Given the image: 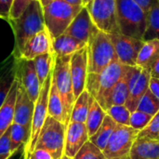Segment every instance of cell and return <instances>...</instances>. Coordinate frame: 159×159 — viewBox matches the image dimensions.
Segmentation results:
<instances>
[{
	"instance_id": "1",
	"label": "cell",
	"mask_w": 159,
	"mask_h": 159,
	"mask_svg": "<svg viewBox=\"0 0 159 159\" xmlns=\"http://www.w3.org/2000/svg\"><path fill=\"white\" fill-rule=\"evenodd\" d=\"M9 22L15 35L13 55L18 58L24 45L34 35L46 29L43 6L40 0L32 1L19 18L9 20Z\"/></svg>"
},
{
	"instance_id": "2",
	"label": "cell",
	"mask_w": 159,
	"mask_h": 159,
	"mask_svg": "<svg viewBox=\"0 0 159 159\" xmlns=\"http://www.w3.org/2000/svg\"><path fill=\"white\" fill-rule=\"evenodd\" d=\"M116 21L122 34L143 40L146 12L133 0H116Z\"/></svg>"
},
{
	"instance_id": "3",
	"label": "cell",
	"mask_w": 159,
	"mask_h": 159,
	"mask_svg": "<svg viewBox=\"0 0 159 159\" xmlns=\"http://www.w3.org/2000/svg\"><path fill=\"white\" fill-rule=\"evenodd\" d=\"M128 65L118 61L112 62L100 74H89L86 83V90L104 109L105 100L113 88L123 77Z\"/></svg>"
},
{
	"instance_id": "4",
	"label": "cell",
	"mask_w": 159,
	"mask_h": 159,
	"mask_svg": "<svg viewBox=\"0 0 159 159\" xmlns=\"http://www.w3.org/2000/svg\"><path fill=\"white\" fill-rule=\"evenodd\" d=\"M89 74H100L112 62L118 61L109 34L97 30L88 43Z\"/></svg>"
},
{
	"instance_id": "5",
	"label": "cell",
	"mask_w": 159,
	"mask_h": 159,
	"mask_svg": "<svg viewBox=\"0 0 159 159\" xmlns=\"http://www.w3.org/2000/svg\"><path fill=\"white\" fill-rule=\"evenodd\" d=\"M82 7L71 6L62 0H54L43 7L46 29L52 39L64 34Z\"/></svg>"
},
{
	"instance_id": "6",
	"label": "cell",
	"mask_w": 159,
	"mask_h": 159,
	"mask_svg": "<svg viewBox=\"0 0 159 159\" xmlns=\"http://www.w3.org/2000/svg\"><path fill=\"white\" fill-rule=\"evenodd\" d=\"M66 128L67 126L63 123L48 116L38 136L35 148H43L49 152L54 159H61L64 155Z\"/></svg>"
},
{
	"instance_id": "7",
	"label": "cell",
	"mask_w": 159,
	"mask_h": 159,
	"mask_svg": "<svg viewBox=\"0 0 159 159\" xmlns=\"http://www.w3.org/2000/svg\"><path fill=\"white\" fill-rule=\"evenodd\" d=\"M70 60L71 56H55L52 70V82L55 84L62 99L65 110L69 116H71L75 101L70 71Z\"/></svg>"
},
{
	"instance_id": "8",
	"label": "cell",
	"mask_w": 159,
	"mask_h": 159,
	"mask_svg": "<svg viewBox=\"0 0 159 159\" xmlns=\"http://www.w3.org/2000/svg\"><path fill=\"white\" fill-rule=\"evenodd\" d=\"M139 133L130 126L117 125L102 151L106 159H130V152Z\"/></svg>"
},
{
	"instance_id": "9",
	"label": "cell",
	"mask_w": 159,
	"mask_h": 159,
	"mask_svg": "<svg viewBox=\"0 0 159 159\" xmlns=\"http://www.w3.org/2000/svg\"><path fill=\"white\" fill-rule=\"evenodd\" d=\"M52 82V72L46 79L41 87L40 94L34 102V110L31 127V136L28 144L24 148V159H29L30 155L35 148V144L42 129V127L48 117V94Z\"/></svg>"
},
{
	"instance_id": "10",
	"label": "cell",
	"mask_w": 159,
	"mask_h": 159,
	"mask_svg": "<svg viewBox=\"0 0 159 159\" xmlns=\"http://www.w3.org/2000/svg\"><path fill=\"white\" fill-rule=\"evenodd\" d=\"M87 8L99 30L107 34L120 33L116 21V0H92Z\"/></svg>"
},
{
	"instance_id": "11",
	"label": "cell",
	"mask_w": 159,
	"mask_h": 159,
	"mask_svg": "<svg viewBox=\"0 0 159 159\" xmlns=\"http://www.w3.org/2000/svg\"><path fill=\"white\" fill-rule=\"evenodd\" d=\"M109 36L115 48L118 61L124 65L136 66L137 58L144 41L120 33L109 34Z\"/></svg>"
},
{
	"instance_id": "12",
	"label": "cell",
	"mask_w": 159,
	"mask_h": 159,
	"mask_svg": "<svg viewBox=\"0 0 159 159\" xmlns=\"http://www.w3.org/2000/svg\"><path fill=\"white\" fill-rule=\"evenodd\" d=\"M88 66V48L85 47L74 53L70 60V71L75 99L86 89L87 77L89 75Z\"/></svg>"
},
{
	"instance_id": "13",
	"label": "cell",
	"mask_w": 159,
	"mask_h": 159,
	"mask_svg": "<svg viewBox=\"0 0 159 159\" xmlns=\"http://www.w3.org/2000/svg\"><path fill=\"white\" fill-rule=\"evenodd\" d=\"M17 78L25 89L30 99L35 102L42 86L36 75L34 61L17 59Z\"/></svg>"
},
{
	"instance_id": "14",
	"label": "cell",
	"mask_w": 159,
	"mask_h": 159,
	"mask_svg": "<svg viewBox=\"0 0 159 159\" xmlns=\"http://www.w3.org/2000/svg\"><path fill=\"white\" fill-rule=\"evenodd\" d=\"M97 30L98 28L94 24L88 8L83 7L79 13L73 20L69 27L66 29L64 34L88 45L92 34Z\"/></svg>"
},
{
	"instance_id": "15",
	"label": "cell",
	"mask_w": 159,
	"mask_h": 159,
	"mask_svg": "<svg viewBox=\"0 0 159 159\" xmlns=\"http://www.w3.org/2000/svg\"><path fill=\"white\" fill-rule=\"evenodd\" d=\"M34 102L28 96L25 89L17 78V96L15 102L13 123L20 124L31 129Z\"/></svg>"
},
{
	"instance_id": "16",
	"label": "cell",
	"mask_w": 159,
	"mask_h": 159,
	"mask_svg": "<svg viewBox=\"0 0 159 159\" xmlns=\"http://www.w3.org/2000/svg\"><path fill=\"white\" fill-rule=\"evenodd\" d=\"M88 141H89V136L86 124L69 122L65 133L64 156L74 158Z\"/></svg>"
},
{
	"instance_id": "17",
	"label": "cell",
	"mask_w": 159,
	"mask_h": 159,
	"mask_svg": "<svg viewBox=\"0 0 159 159\" xmlns=\"http://www.w3.org/2000/svg\"><path fill=\"white\" fill-rule=\"evenodd\" d=\"M52 51V38L47 29L39 32L34 35L22 48L17 59H24L34 61L36 57L51 53Z\"/></svg>"
},
{
	"instance_id": "18",
	"label": "cell",
	"mask_w": 159,
	"mask_h": 159,
	"mask_svg": "<svg viewBox=\"0 0 159 159\" xmlns=\"http://www.w3.org/2000/svg\"><path fill=\"white\" fill-rule=\"evenodd\" d=\"M17 77V59L11 57L0 67V108L4 104Z\"/></svg>"
},
{
	"instance_id": "19",
	"label": "cell",
	"mask_w": 159,
	"mask_h": 159,
	"mask_svg": "<svg viewBox=\"0 0 159 159\" xmlns=\"http://www.w3.org/2000/svg\"><path fill=\"white\" fill-rule=\"evenodd\" d=\"M151 79V73L149 70L143 69L138 80L135 82L131 89L129 90V95L126 102V107L132 113L137 110L138 104L144 94L149 89V82Z\"/></svg>"
},
{
	"instance_id": "20",
	"label": "cell",
	"mask_w": 159,
	"mask_h": 159,
	"mask_svg": "<svg viewBox=\"0 0 159 159\" xmlns=\"http://www.w3.org/2000/svg\"><path fill=\"white\" fill-rule=\"evenodd\" d=\"M130 159H159V140L137 138L130 152Z\"/></svg>"
},
{
	"instance_id": "21",
	"label": "cell",
	"mask_w": 159,
	"mask_h": 159,
	"mask_svg": "<svg viewBox=\"0 0 159 159\" xmlns=\"http://www.w3.org/2000/svg\"><path fill=\"white\" fill-rule=\"evenodd\" d=\"M17 96V77L4 102L0 108V138L9 129L14 120L15 102Z\"/></svg>"
},
{
	"instance_id": "22",
	"label": "cell",
	"mask_w": 159,
	"mask_h": 159,
	"mask_svg": "<svg viewBox=\"0 0 159 159\" xmlns=\"http://www.w3.org/2000/svg\"><path fill=\"white\" fill-rule=\"evenodd\" d=\"M48 115L66 126L70 122V116L65 110L62 99L53 82H51V87L48 94Z\"/></svg>"
},
{
	"instance_id": "23",
	"label": "cell",
	"mask_w": 159,
	"mask_h": 159,
	"mask_svg": "<svg viewBox=\"0 0 159 159\" xmlns=\"http://www.w3.org/2000/svg\"><path fill=\"white\" fill-rule=\"evenodd\" d=\"M87 46L88 45L65 34L52 39V51L55 56L59 57L72 56L74 53Z\"/></svg>"
},
{
	"instance_id": "24",
	"label": "cell",
	"mask_w": 159,
	"mask_h": 159,
	"mask_svg": "<svg viewBox=\"0 0 159 159\" xmlns=\"http://www.w3.org/2000/svg\"><path fill=\"white\" fill-rule=\"evenodd\" d=\"M159 58V39L144 41L139 52L136 65L151 71L152 66Z\"/></svg>"
},
{
	"instance_id": "25",
	"label": "cell",
	"mask_w": 159,
	"mask_h": 159,
	"mask_svg": "<svg viewBox=\"0 0 159 159\" xmlns=\"http://www.w3.org/2000/svg\"><path fill=\"white\" fill-rule=\"evenodd\" d=\"M129 95V89L126 71H125L123 77L113 88V89L110 91L109 95L107 96L105 100L104 110L106 111L108 108H110L113 105H125L128 101Z\"/></svg>"
},
{
	"instance_id": "26",
	"label": "cell",
	"mask_w": 159,
	"mask_h": 159,
	"mask_svg": "<svg viewBox=\"0 0 159 159\" xmlns=\"http://www.w3.org/2000/svg\"><path fill=\"white\" fill-rule=\"evenodd\" d=\"M106 116H107L106 111L92 97L90 106H89V110L88 116H87V120L85 122L89 138L97 132V130L99 129V128L102 124Z\"/></svg>"
},
{
	"instance_id": "27",
	"label": "cell",
	"mask_w": 159,
	"mask_h": 159,
	"mask_svg": "<svg viewBox=\"0 0 159 159\" xmlns=\"http://www.w3.org/2000/svg\"><path fill=\"white\" fill-rule=\"evenodd\" d=\"M116 126L117 124L109 116H106L102 124L101 125L97 132L89 138V141L102 151H103Z\"/></svg>"
},
{
	"instance_id": "28",
	"label": "cell",
	"mask_w": 159,
	"mask_h": 159,
	"mask_svg": "<svg viewBox=\"0 0 159 159\" xmlns=\"http://www.w3.org/2000/svg\"><path fill=\"white\" fill-rule=\"evenodd\" d=\"M91 99L92 97L86 89L75 99L70 116V122H78V123L86 122Z\"/></svg>"
},
{
	"instance_id": "29",
	"label": "cell",
	"mask_w": 159,
	"mask_h": 159,
	"mask_svg": "<svg viewBox=\"0 0 159 159\" xmlns=\"http://www.w3.org/2000/svg\"><path fill=\"white\" fill-rule=\"evenodd\" d=\"M9 136H10V151L12 154L19 151L22 146L28 144L30 136H31V129L21 126L20 124L12 123L9 128Z\"/></svg>"
},
{
	"instance_id": "30",
	"label": "cell",
	"mask_w": 159,
	"mask_h": 159,
	"mask_svg": "<svg viewBox=\"0 0 159 159\" xmlns=\"http://www.w3.org/2000/svg\"><path fill=\"white\" fill-rule=\"evenodd\" d=\"M159 39V0H154L146 13V29L143 41Z\"/></svg>"
},
{
	"instance_id": "31",
	"label": "cell",
	"mask_w": 159,
	"mask_h": 159,
	"mask_svg": "<svg viewBox=\"0 0 159 159\" xmlns=\"http://www.w3.org/2000/svg\"><path fill=\"white\" fill-rule=\"evenodd\" d=\"M54 61H55V55L53 52L40 55L34 60L35 72L41 86L44 84L46 79L51 74L54 66Z\"/></svg>"
},
{
	"instance_id": "32",
	"label": "cell",
	"mask_w": 159,
	"mask_h": 159,
	"mask_svg": "<svg viewBox=\"0 0 159 159\" xmlns=\"http://www.w3.org/2000/svg\"><path fill=\"white\" fill-rule=\"evenodd\" d=\"M106 115L109 116L117 125L129 126L131 112L126 107V105H113L106 110Z\"/></svg>"
},
{
	"instance_id": "33",
	"label": "cell",
	"mask_w": 159,
	"mask_h": 159,
	"mask_svg": "<svg viewBox=\"0 0 159 159\" xmlns=\"http://www.w3.org/2000/svg\"><path fill=\"white\" fill-rule=\"evenodd\" d=\"M137 110L151 116H156L159 111V99H157L149 89L140 101Z\"/></svg>"
},
{
	"instance_id": "34",
	"label": "cell",
	"mask_w": 159,
	"mask_h": 159,
	"mask_svg": "<svg viewBox=\"0 0 159 159\" xmlns=\"http://www.w3.org/2000/svg\"><path fill=\"white\" fill-rule=\"evenodd\" d=\"M73 159H106V157L100 148L88 141Z\"/></svg>"
},
{
	"instance_id": "35",
	"label": "cell",
	"mask_w": 159,
	"mask_h": 159,
	"mask_svg": "<svg viewBox=\"0 0 159 159\" xmlns=\"http://www.w3.org/2000/svg\"><path fill=\"white\" fill-rule=\"evenodd\" d=\"M153 117L154 116L151 115H148L146 113L136 110V111L132 112L130 115L129 126L136 130L142 131L149 125V123L151 122Z\"/></svg>"
},
{
	"instance_id": "36",
	"label": "cell",
	"mask_w": 159,
	"mask_h": 159,
	"mask_svg": "<svg viewBox=\"0 0 159 159\" xmlns=\"http://www.w3.org/2000/svg\"><path fill=\"white\" fill-rule=\"evenodd\" d=\"M138 138L159 140V111L156 116H154L149 125L144 129L140 131Z\"/></svg>"
},
{
	"instance_id": "37",
	"label": "cell",
	"mask_w": 159,
	"mask_h": 159,
	"mask_svg": "<svg viewBox=\"0 0 159 159\" xmlns=\"http://www.w3.org/2000/svg\"><path fill=\"white\" fill-rule=\"evenodd\" d=\"M32 1L34 0H14L8 20H14L19 18Z\"/></svg>"
},
{
	"instance_id": "38",
	"label": "cell",
	"mask_w": 159,
	"mask_h": 159,
	"mask_svg": "<svg viewBox=\"0 0 159 159\" xmlns=\"http://www.w3.org/2000/svg\"><path fill=\"white\" fill-rule=\"evenodd\" d=\"M12 155L10 151L9 129L0 138V159H8Z\"/></svg>"
},
{
	"instance_id": "39",
	"label": "cell",
	"mask_w": 159,
	"mask_h": 159,
	"mask_svg": "<svg viewBox=\"0 0 159 159\" xmlns=\"http://www.w3.org/2000/svg\"><path fill=\"white\" fill-rule=\"evenodd\" d=\"M14 0H0V18L9 19Z\"/></svg>"
},
{
	"instance_id": "40",
	"label": "cell",
	"mask_w": 159,
	"mask_h": 159,
	"mask_svg": "<svg viewBox=\"0 0 159 159\" xmlns=\"http://www.w3.org/2000/svg\"><path fill=\"white\" fill-rule=\"evenodd\" d=\"M29 159H54L49 152L43 148H35L30 155Z\"/></svg>"
},
{
	"instance_id": "41",
	"label": "cell",
	"mask_w": 159,
	"mask_h": 159,
	"mask_svg": "<svg viewBox=\"0 0 159 159\" xmlns=\"http://www.w3.org/2000/svg\"><path fill=\"white\" fill-rule=\"evenodd\" d=\"M149 90L157 98L159 99V78L152 77L149 82Z\"/></svg>"
},
{
	"instance_id": "42",
	"label": "cell",
	"mask_w": 159,
	"mask_h": 159,
	"mask_svg": "<svg viewBox=\"0 0 159 159\" xmlns=\"http://www.w3.org/2000/svg\"><path fill=\"white\" fill-rule=\"evenodd\" d=\"M134 2H136L146 13L149 11L154 0H133Z\"/></svg>"
},
{
	"instance_id": "43",
	"label": "cell",
	"mask_w": 159,
	"mask_h": 159,
	"mask_svg": "<svg viewBox=\"0 0 159 159\" xmlns=\"http://www.w3.org/2000/svg\"><path fill=\"white\" fill-rule=\"evenodd\" d=\"M151 76L152 77H156V78H159V58L157 61L154 63V65L151 68Z\"/></svg>"
},
{
	"instance_id": "44",
	"label": "cell",
	"mask_w": 159,
	"mask_h": 159,
	"mask_svg": "<svg viewBox=\"0 0 159 159\" xmlns=\"http://www.w3.org/2000/svg\"><path fill=\"white\" fill-rule=\"evenodd\" d=\"M65 3L71 5V6H75V7H84L83 5V0H62Z\"/></svg>"
},
{
	"instance_id": "45",
	"label": "cell",
	"mask_w": 159,
	"mask_h": 159,
	"mask_svg": "<svg viewBox=\"0 0 159 159\" xmlns=\"http://www.w3.org/2000/svg\"><path fill=\"white\" fill-rule=\"evenodd\" d=\"M22 151H20V149L19 150V151H17L16 153H14V154H12L11 156H10V157L8 159H24V157L22 158V157H21V153Z\"/></svg>"
},
{
	"instance_id": "46",
	"label": "cell",
	"mask_w": 159,
	"mask_h": 159,
	"mask_svg": "<svg viewBox=\"0 0 159 159\" xmlns=\"http://www.w3.org/2000/svg\"><path fill=\"white\" fill-rule=\"evenodd\" d=\"M52 1H54V0H40L41 5H42L43 7H46L47 5H48V4H49V3H51Z\"/></svg>"
},
{
	"instance_id": "47",
	"label": "cell",
	"mask_w": 159,
	"mask_h": 159,
	"mask_svg": "<svg viewBox=\"0 0 159 159\" xmlns=\"http://www.w3.org/2000/svg\"><path fill=\"white\" fill-rule=\"evenodd\" d=\"M91 2H92V0H83V5H84V7H87Z\"/></svg>"
},
{
	"instance_id": "48",
	"label": "cell",
	"mask_w": 159,
	"mask_h": 159,
	"mask_svg": "<svg viewBox=\"0 0 159 159\" xmlns=\"http://www.w3.org/2000/svg\"><path fill=\"white\" fill-rule=\"evenodd\" d=\"M61 159H73V158H70V157H66V156H64V155H63V156H62V157H61Z\"/></svg>"
}]
</instances>
